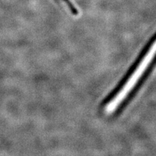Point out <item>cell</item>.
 I'll use <instances>...</instances> for the list:
<instances>
[{"instance_id": "1", "label": "cell", "mask_w": 156, "mask_h": 156, "mask_svg": "<svg viewBox=\"0 0 156 156\" xmlns=\"http://www.w3.org/2000/svg\"><path fill=\"white\" fill-rule=\"evenodd\" d=\"M155 53H156V42L154 44L152 48L150 49V50L148 53V54L146 55L145 58L143 60L141 64H140L139 67L136 68V70L134 74L131 76L129 81L127 82V83L123 88V89L122 90L119 92V94L116 96L115 99L113 101H112L110 103V104H109L108 107H107V111L109 112L113 111L116 107L119 105V104L120 103V102L124 100V98L128 95L129 92L132 89V88L134 87L135 84H136V83L139 80V77L142 76L143 72L146 69V68L148 67L150 62L153 59Z\"/></svg>"}]
</instances>
